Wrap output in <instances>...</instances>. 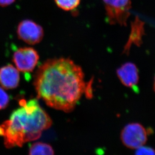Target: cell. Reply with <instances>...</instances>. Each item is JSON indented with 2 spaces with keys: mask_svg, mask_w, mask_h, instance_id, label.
<instances>
[{
  "mask_svg": "<svg viewBox=\"0 0 155 155\" xmlns=\"http://www.w3.org/2000/svg\"><path fill=\"white\" fill-rule=\"evenodd\" d=\"M34 85L38 97L54 109L73 110L83 94L92 97L82 68L69 58L49 59L38 68Z\"/></svg>",
  "mask_w": 155,
  "mask_h": 155,
  "instance_id": "cell-1",
  "label": "cell"
},
{
  "mask_svg": "<svg viewBox=\"0 0 155 155\" xmlns=\"http://www.w3.org/2000/svg\"><path fill=\"white\" fill-rule=\"evenodd\" d=\"M20 104V107L0 125V136L4 137L8 148L22 146L27 142L36 140L52 124L51 117L36 99L21 100Z\"/></svg>",
  "mask_w": 155,
  "mask_h": 155,
  "instance_id": "cell-2",
  "label": "cell"
},
{
  "mask_svg": "<svg viewBox=\"0 0 155 155\" xmlns=\"http://www.w3.org/2000/svg\"><path fill=\"white\" fill-rule=\"evenodd\" d=\"M148 130L143 125L137 122L127 124L120 133L122 144L130 149H137L143 146L148 140Z\"/></svg>",
  "mask_w": 155,
  "mask_h": 155,
  "instance_id": "cell-3",
  "label": "cell"
},
{
  "mask_svg": "<svg viewBox=\"0 0 155 155\" xmlns=\"http://www.w3.org/2000/svg\"><path fill=\"white\" fill-rule=\"evenodd\" d=\"M102 1L109 23L127 25L131 7V0H102Z\"/></svg>",
  "mask_w": 155,
  "mask_h": 155,
  "instance_id": "cell-4",
  "label": "cell"
},
{
  "mask_svg": "<svg viewBox=\"0 0 155 155\" xmlns=\"http://www.w3.org/2000/svg\"><path fill=\"white\" fill-rule=\"evenodd\" d=\"M38 51L33 48L24 47L17 49L13 55V61L17 69L24 73H30L38 63Z\"/></svg>",
  "mask_w": 155,
  "mask_h": 155,
  "instance_id": "cell-5",
  "label": "cell"
},
{
  "mask_svg": "<svg viewBox=\"0 0 155 155\" xmlns=\"http://www.w3.org/2000/svg\"><path fill=\"white\" fill-rule=\"evenodd\" d=\"M17 34L18 38L29 45L39 43L44 36V31L41 26L31 20H23L18 24Z\"/></svg>",
  "mask_w": 155,
  "mask_h": 155,
  "instance_id": "cell-6",
  "label": "cell"
},
{
  "mask_svg": "<svg viewBox=\"0 0 155 155\" xmlns=\"http://www.w3.org/2000/svg\"><path fill=\"white\" fill-rule=\"evenodd\" d=\"M117 75L124 86L134 89L139 82L138 70L133 63H125L117 70Z\"/></svg>",
  "mask_w": 155,
  "mask_h": 155,
  "instance_id": "cell-7",
  "label": "cell"
},
{
  "mask_svg": "<svg viewBox=\"0 0 155 155\" xmlns=\"http://www.w3.org/2000/svg\"><path fill=\"white\" fill-rule=\"evenodd\" d=\"M20 74L18 69L12 64H7L0 69V84L5 89L16 88L19 84Z\"/></svg>",
  "mask_w": 155,
  "mask_h": 155,
  "instance_id": "cell-8",
  "label": "cell"
},
{
  "mask_svg": "<svg viewBox=\"0 0 155 155\" xmlns=\"http://www.w3.org/2000/svg\"><path fill=\"white\" fill-rule=\"evenodd\" d=\"M144 23L138 17H136L131 23V33L126 44L124 53L128 54L130 48L134 45L140 46L142 44V38L144 35Z\"/></svg>",
  "mask_w": 155,
  "mask_h": 155,
  "instance_id": "cell-9",
  "label": "cell"
},
{
  "mask_svg": "<svg viewBox=\"0 0 155 155\" xmlns=\"http://www.w3.org/2000/svg\"><path fill=\"white\" fill-rule=\"evenodd\" d=\"M29 155H54V151L49 144L36 142L30 147Z\"/></svg>",
  "mask_w": 155,
  "mask_h": 155,
  "instance_id": "cell-10",
  "label": "cell"
},
{
  "mask_svg": "<svg viewBox=\"0 0 155 155\" xmlns=\"http://www.w3.org/2000/svg\"><path fill=\"white\" fill-rule=\"evenodd\" d=\"M54 2L60 8L69 11L76 9L80 5L81 0H54Z\"/></svg>",
  "mask_w": 155,
  "mask_h": 155,
  "instance_id": "cell-11",
  "label": "cell"
},
{
  "mask_svg": "<svg viewBox=\"0 0 155 155\" xmlns=\"http://www.w3.org/2000/svg\"><path fill=\"white\" fill-rule=\"evenodd\" d=\"M9 103V96L3 88L0 87V110L7 107Z\"/></svg>",
  "mask_w": 155,
  "mask_h": 155,
  "instance_id": "cell-12",
  "label": "cell"
},
{
  "mask_svg": "<svg viewBox=\"0 0 155 155\" xmlns=\"http://www.w3.org/2000/svg\"><path fill=\"white\" fill-rule=\"evenodd\" d=\"M134 155H155V150L150 147H140L136 149Z\"/></svg>",
  "mask_w": 155,
  "mask_h": 155,
  "instance_id": "cell-13",
  "label": "cell"
},
{
  "mask_svg": "<svg viewBox=\"0 0 155 155\" xmlns=\"http://www.w3.org/2000/svg\"><path fill=\"white\" fill-rule=\"evenodd\" d=\"M16 0H0V6L5 7L12 4Z\"/></svg>",
  "mask_w": 155,
  "mask_h": 155,
  "instance_id": "cell-14",
  "label": "cell"
},
{
  "mask_svg": "<svg viewBox=\"0 0 155 155\" xmlns=\"http://www.w3.org/2000/svg\"><path fill=\"white\" fill-rule=\"evenodd\" d=\"M154 90L155 92V79H154Z\"/></svg>",
  "mask_w": 155,
  "mask_h": 155,
  "instance_id": "cell-15",
  "label": "cell"
}]
</instances>
